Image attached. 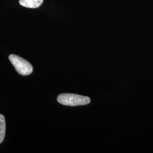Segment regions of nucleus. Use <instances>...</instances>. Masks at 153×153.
<instances>
[{
    "label": "nucleus",
    "mask_w": 153,
    "mask_h": 153,
    "mask_svg": "<svg viewBox=\"0 0 153 153\" xmlns=\"http://www.w3.org/2000/svg\"><path fill=\"white\" fill-rule=\"evenodd\" d=\"M21 5L27 8H38L42 5L43 0H19Z\"/></svg>",
    "instance_id": "7ed1b4c3"
},
{
    "label": "nucleus",
    "mask_w": 153,
    "mask_h": 153,
    "mask_svg": "<svg viewBox=\"0 0 153 153\" xmlns=\"http://www.w3.org/2000/svg\"><path fill=\"white\" fill-rule=\"evenodd\" d=\"M6 123L4 116L0 114V143L3 142L5 136Z\"/></svg>",
    "instance_id": "20e7f679"
},
{
    "label": "nucleus",
    "mask_w": 153,
    "mask_h": 153,
    "mask_svg": "<svg viewBox=\"0 0 153 153\" xmlns=\"http://www.w3.org/2000/svg\"><path fill=\"white\" fill-rule=\"evenodd\" d=\"M9 59L16 71L21 75L28 76L33 73V66L27 61L13 54L10 55Z\"/></svg>",
    "instance_id": "f03ea898"
},
{
    "label": "nucleus",
    "mask_w": 153,
    "mask_h": 153,
    "mask_svg": "<svg viewBox=\"0 0 153 153\" xmlns=\"http://www.w3.org/2000/svg\"><path fill=\"white\" fill-rule=\"evenodd\" d=\"M57 102L61 104L68 106H78L89 104L90 99L88 97L74 94H61L57 97Z\"/></svg>",
    "instance_id": "f257e3e1"
}]
</instances>
